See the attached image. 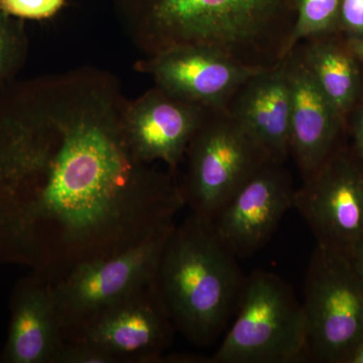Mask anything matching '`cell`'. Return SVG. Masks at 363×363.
<instances>
[{"mask_svg": "<svg viewBox=\"0 0 363 363\" xmlns=\"http://www.w3.org/2000/svg\"><path fill=\"white\" fill-rule=\"evenodd\" d=\"M128 100L90 66L0 87V262L54 283L176 223L180 182L133 154Z\"/></svg>", "mask_w": 363, "mask_h": 363, "instance_id": "1", "label": "cell"}, {"mask_svg": "<svg viewBox=\"0 0 363 363\" xmlns=\"http://www.w3.org/2000/svg\"><path fill=\"white\" fill-rule=\"evenodd\" d=\"M298 0H112L124 35L145 56L197 45L252 69L292 50Z\"/></svg>", "mask_w": 363, "mask_h": 363, "instance_id": "2", "label": "cell"}, {"mask_svg": "<svg viewBox=\"0 0 363 363\" xmlns=\"http://www.w3.org/2000/svg\"><path fill=\"white\" fill-rule=\"evenodd\" d=\"M211 219L192 213L176 223L157 266L155 286L177 332L208 346L225 331L247 277Z\"/></svg>", "mask_w": 363, "mask_h": 363, "instance_id": "3", "label": "cell"}, {"mask_svg": "<svg viewBox=\"0 0 363 363\" xmlns=\"http://www.w3.org/2000/svg\"><path fill=\"white\" fill-rule=\"evenodd\" d=\"M235 312L210 363L307 362L303 305L278 274L255 271L247 277Z\"/></svg>", "mask_w": 363, "mask_h": 363, "instance_id": "4", "label": "cell"}, {"mask_svg": "<svg viewBox=\"0 0 363 363\" xmlns=\"http://www.w3.org/2000/svg\"><path fill=\"white\" fill-rule=\"evenodd\" d=\"M272 161L227 108L206 109L189 143L180 182L186 206L212 219L264 164Z\"/></svg>", "mask_w": 363, "mask_h": 363, "instance_id": "5", "label": "cell"}, {"mask_svg": "<svg viewBox=\"0 0 363 363\" xmlns=\"http://www.w3.org/2000/svg\"><path fill=\"white\" fill-rule=\"evenodd\" d=\"M302 305L308 360L350 363L363 340V281L347 255L317 245Z\"/></svg>", "mask_w": 363, "mask_h": 363, "instance_id": "6", "label": "cell"}, {"mask_svg": "<svg viewBox=\"0 0 363 363\" xmlns=\"http://www.w3.org/2000/svg\"><path fill=\"white\" fill-rule=\"evenodd\" d=\"M176 223L130 250L92 260L50 283L65 340L106 308L154 283Z\"/></svg>", "mask_w": 363, "mask_h": 363, "instance_id": "7", "label": "cell"}, {"mask_svg": "<svg viewBox=\"0 0 363 363\" xmlns=\"http://www.w3.org/2000/svg\"><path fill=\"white\" fill-rule=\"evenodd\" d=\"M294 208L317 245L350 255L363 245V160L339 147L296 190Z\"/></svg>", "mask_w": 363, "mask_h": 363, "instance_id": "8", "label": "cell"}, {"mask_svg": "<svg viewBox=\"0 0 363 363\" xmlns=\"http://www.w3.org/2000/svg\"><path fill=\"white\" fill-rule=\"evenodd\" d=\"M177 332L155 281L93 317L66 341L101 348L121 363L162 362Z\"/></svg>", "mask_w": 363, "mask_h": 363, "instance_id": "9", "label": "cell"}, {"mask_svg": "<svg viewBox=\"0 0 363 363\" xmlns=\"http://www.w3.org/2000/svg\"><path fill=\"white\" fill-rule=\"evenodd\" d=\"M296 190L285 162H267L214 215L215 233L238 259L252 257L294 208Z\"/></svg>", "mask_w": 363, "mask_h": 363, "instance_id": "10", "label": "cell"}, {"mask_svg": "<svg viewBox=\"0 0 363 363\" xmlns=\"http://www.w3.org/2000/svg\"><path fill=\"white\" fill-rule=\"evenodd\" d=\"M133 68L173 96L206 109L225 108L241 85L262 70L197 45L172 48L145 56Z\"/></svg>", "mask_w": 363, "mask_h": 363, "instance_id": "11", "label": "cell"}, {"mask_svg": "<svg viewBox=\"0 0 363 363\" xmlns=\"http://www.w3.org/2000/svg\"><path fill=\"white\" fill-rule=\"evenodd\" d=\"M283 64L291 98L290 157L306 180L340 147L346 121L318 84L296 45Z\"/></svg>", "mask_w": 363, "mask_h": 363, "instance_id": "12", "label": "cell"}, {"mask_svg": "<svg viewBox=\"0 0 363 363\" xmlns=\"http://www.w3.org/2000/svg\"><path fill=\"white\" fill-rule=\"evenodd\" d=\"M206 108L154 86L133 100L124 113V133L138 159L162 162L177 174Z\"/></svg>", "mask_w": 363, "mask_h": 363, "instance_id": "13", "label": "cell"}, {"mask_svg": "<svg viewBox=\"0 0 363 363\" xmlns=\"http://www.w3.org/2000/svg\"><path fill=\"white\" fill-rule=\"evenodd\" d=\"M65 342L51 285L30 272L11 296V323L0 362L55 363Z\"/></svg>", "mask_w": 363, "mask_h": 363, "instance_id": "14", "label": "cell"}, {"mask_svg": "<svg viewBox=\"0 0 363 363\" xmlns=\"http://www.w3.org/2000/svg\"><path fill=\"white\" fill-rule=\"evenodd\" d=\"M226 108L272 161L286 162L290 157L291 98L283 61L255 72L236 91Z\"/></svg>", "mask_w": 363, "mask_h": 363, "instance_id": "15", "label": "cell"}, {"mask_svg": "<svg viewBox=\"0 0 363 363\" xmlns=\"http://www.w3.org/2000/svg\"><path fill=\"white\" fill-rule=\"evenodd\" d=\"M296 47L318 84L346 121L363 94L362 60L339 32L310 38Z\"/></svg>", "mask_w": 363, "mask_h": 363, "instance_id": "16", "label": "cell"}, {"mask_svg": "<svg viewBox=\"0 0 363 363\" xmlns=\"http://www.w3.org/2000/svg\"><path fill=\"white\" fill-rule=\"evenodd\" d=\"M28 52L23 20L0 7V87L14 80L25 65Z\"/></svg>", "mask_w": 363, "mask_h": 363, "instance_id": "17", "label": "cell"}, {"mask_svg": "<svg viewBox=\"0 0 363 363\" xmlns=\"http://www.w3.org/2000/svg\"><path fill=\"white\" fill-rule=\"evenodd\" d=\"M339 7L340 0H298L292 49L310 38L338 32Z\"/></svg>", "mask_w": 363, "mask_h": 363, "instance_id": "18", "label": "cell"}, {"mask_svg": "<svg viewBox=\"0 0 363 363\" xmlns=\"http://www.w3.org/2000/svg\"><path fill=\"white\" fill-rule=\"evenodd\" d=\"M66 0H0V7L21 20H48L63 9Z\"/></svg>", "mask_w": 363, "mask_h": 363, "instance_id": "19", "label": "cell"}, {"mask_svg": "<svg viewBox=\"0 0 363 363\" xmlns=\"http://www.w3.org/2000/svg\"><path fill=\"white\" fill-rule=\"evenodd\" d=\"M55 363H121L101 348L83 342L66 341Z\"/></svg>", "mask_w": 363, "mask_h": 363, "instance_id": "20", "label": "cell"}, {"mask_svg": "<svg viewBox=\"0 0 363 363\" xmlns=\"http://www.w3.org/2000/svg\"><path fill=\"white\" fill-rule=\"evenodd\" d=\"M338 32L346 38L363 35V0H340Z\"/></svg>", "mask_w": 363, "mask_h": 363, "instance_id": "21", "label": "cell"}, {"mask_svg": "<svg viewBox=\"0 0 363 363\" xmlns=\"http://www.w3.org/2000/svg\"><path fill=\"white\" fill-rule=\"evenodd\" d=\"M350 121L351 133L354 143V152L363 160V94L348 114L346 121Z\"/></svg>", "mask_w": 363, "mask_h": 363, "instance_id": "22", "label": "cell"}, {"mask_svg": "<svg viewBox=\"0 0 363 363\" xmlns=\"http://www.w3.org/2000/svg\"><path fill=\"white\" fill-rule=\"evenodd\" d=\"M352 262L353 266L359 274L360 278L363 281V245L358 247L351 255H348Z\"/></svg>", "mask_w": 363, "mask_h": 363, "instance_id": "23", "label": "cell"}, {"mask_svg": "<svg viewBox=\"0 0 363 363\" xmlns=\"http://www.w3.org/2000/svg\"><path fill=\"white\" fill-rule=\"evenodd\" d=\"M345 37V35H344ZM346 38V37H345ZM347 44L350 45L351 51L357 57L358 59L363 61V35L354 38H346Z\"/></svg>", "mask_w": 363, "mask_h": 363, "instance_id": "24", "label": "cell"}, {"mask_svg": "<svg viewBox=\"0 0 363 363\" xmlns=\"http://www.w3.org/2000/svg\"><path fill=\"white\" fill-rule=\"evenodd\" d=\"M350 363H363V340L351 357Z\"/></svg>", "mask_w": 363, "mask_h": 363, "instance_id": "25", "label": "cell"}]
</instances>
